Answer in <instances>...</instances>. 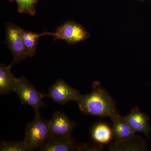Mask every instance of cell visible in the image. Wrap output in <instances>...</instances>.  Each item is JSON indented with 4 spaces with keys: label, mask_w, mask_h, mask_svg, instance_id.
<instances>
[{
    "label": "cell",
    "mask_w": 151,
    "mask_h": 151,
    "mask_svg": "<svg viewBox=\"0 0 151 151\" xmlns=\"http://www.w3.org/2000/svg\"><path fill=\"white\" fill-rule=\"evenodd\" d=\"M14 92L17 94L22 104L32 107L35 113V117L40 116V109L45 107L42 101L45 94L40 93L24 77L17 78Z\"/></svg>",
    "instance_id": "3"
},
{
    "label": "cell",
    "mask_w": 151,
    "mask_h": 151,
    "mask_svg": "<svg viewBox=\"0 0 151 151\" xmlns=\"http://www.w3.org/2000/svg\"><path fill=\"white\" fill-rule=\"evenodd\" d=\"M12 65L6 66L3 63L0 65V94L7 95L14 92L17 78L11 72Z\"/></svg>",
    "instance_id": "11"
},
{
    "label": "cell",
    "mask_w": 151,
    "mask_h": 151,
    "mask_svg": "<svg viewBox=\"0 0 151 151\" xmlns=\"http://www.w3.org/2000/svg\"><path fill=\"white\" fill-rule=\"evenodd\" d=\"M124 118L134 132H142L148 137L150 131L148 118L139 108H133Z\"/></svg>",
    "instance_id": "10"
},
{
    "label": "cell",
    "mask_w": 151,
    "mask_h": 151,
    "mask_svg": "<svg viewBox=\"0 0 151 151\" xmlns=\"http://www.w3.org/2000/svg\"><path fill=\"white\" fill-rule=\"evenodd\" d=\"M18 5V12L32 16L35 14V5L37 0H15Z\"/></svg>",
    "instance_id": "15"
},
{
    "label": "cell",
    "mask_w": 151,
    "mask_h": 151,
    "mask_svg": "<svg viewBox=\"0 0 151 151\" xmlns=\"http://www.w3.org/2000/svg\"><path fill=\"white\" fill-rule=\"evenodd\" d=\"M6 31L7 43L13 55L12 65L21 62L28 57H32L25 44L21 33L20 28L15 25L9 24L6 27Z\"/></svg>",
    "instance_id": "4"
},
{
    "label": "cell",
    "mask_w": 151,
    "mask_h": 151,
    "mask_svg": "<svg viewBox=\"0 0 151 151\" xmlns=\"http://www.w3.org/2000/svg\"><path fill=\"white\" fill-rule=\"evenodd\" d=\"M1 151H26L28 149L24 141H4L0 145Z\"/></svg>",
    "instance_id": "14"
},
{
    "label": "cell",
    "mask_w": 151,
    "mask_h": 151,
    "mask_svg": "<svg viewBox=\"0 0 151 151\" xmlns=\"http://www.w3.org/2000/svg\"><path fill=\"white\" fill-rule=\"evenodd\" d=\"M92 88V92L81 95L77 101L79 109L86 115L112 120L119 114L112 97L98 81L93 82Z\"/></svg>",
    "instance_id": "1"
},
{
    "label": "cell",
    "mask_w": 151,
    "mask_h": 151,
    "mask_svg": "<svg viewBox=\"0 0 151 151\" xmlns=\"http://www.w3.org/2000/svg\"><path fill=\"white\" fill-rule=\"evenodd\" d=\"M80 145H77L71 136H50L38 150L44 151H80Z\"/></svg>",
    "instance_id": "8"
},
{
    "label": "cell",
    "mask_w": 151,
    "mask_h": 151,
    "mask_svg": "<svg viewBox=\"0 0 151 151\" xmlns=\"http://www.w3.org/2000/svg\"><path fill=\"white\" fill-rule=\"evenodd\" d=\"M54 40H62L69 44H75L89 37V34L81 25L67 22L58 28L55 33H51Z\"/></svg>",
    "instance_id": "6"
},
{
    "label": "cell",
    "mask_w": 151,
    "mask_h": 151,
    "mask_svg": "<svg viewBox=\"0 0 151 151\" xmlns=\"http://www.w3.org/2000/svg\"><path fill=\"white\" fill-rule=\"evenodd\" d=\"M113 122V137L115 139L114 144H122L132 139L136 135L124 117L119 114L112 119Z\"/></svg>",
    "instance_id": "9"
},
{
    "label": "cell",
    "mask_w": 151,
    "mask_h": 151,
    "mask_svg": "<svg viewBox=\"0 0 151 151\" xmlns=\"http://www.w3.org/2000/svg\"><path fill=\"white\" fill-rule=\"evenodd\" d=\"M21 33L23 39L26 46L29 50L32 56L33 57L36 53V48L37 45L39 37L45 35H51V33L45 32L43 33L38 34L24 30L20 28Z\"/></svg>",
    "instance_id": "13"
},
{
    "label": "cell",
    "mask_w": 151,
    "mask_h": 151,
    "mask_svg": "<svg viewBox=\"0 0 151 151\" xmlns=\"http://www.w3.org/2000/svg\"><path fill=\"white\" fill-rule=\"evenodd\" d=\"M49 128L51 136H71L76 123L71 121L64 113L59 111L53 113L49 121Z\"/></svg>",
    "instance_id": "7"
},
{
    "label": "cell",
    "mask_w": 151,
    "mask_h": 151,
    "mask_svg": "<svg viewBox=\"0 0 151 151\" xmlns=\"http://www.w3.org/2000/svg\"><path fill=\"white\" fill-rule=\"evenodd\" d=\"M45 94V97L50 98L55 103L63 105L71 101L77 102L81 95L78 90L61 79L57 80L50 86L48 94Z\"/></svg>",
    "instance_id": "5"
},
{
    "label": "cell",
    "mask_w": 151,
    "mask_h": 151,
    "mask_svg": "<svg viewBox=\"0 0 151 151\" xmlns=\"http://www.w3.org/2000/svg\"><path fill=\"white\" fill-rule=\"evenodd\" d=\"M49 121L40 116L35 117L33 121L27 124L23 140L28 151L38 150L50 137Z\"/></svg>",
    "instance_id": "2"
},
{
    "label": "cell",
    "mask_w": 151,
    "mask_h": 151,
    "mask_svg": "<svg viewBox=\"0 0 151 151\" xmlns=\"http://www.w3.org/2000/svg\"><path fill=\"white\" fill-rule=\"evenodd\" d=\"M91 137L95 143L103 146L110 143L113 139V129L105 123H99L92 128Z\"/></svg>",
    "instance_id": "12"
}]
</instances>
